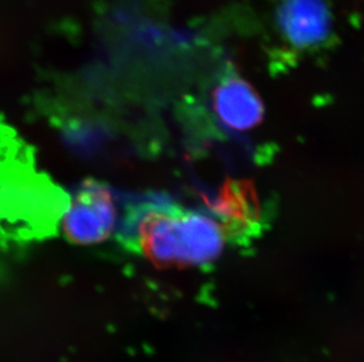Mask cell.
I'll return each mask as SVG.
<instances>
[{
    "label": "cell",
    "mask_w": 364,
    "mask_h": 362,
    "mask_svg": "<svg viewBox=\"0 0 364 362\" xmlns=\"http://www.w3.org/2000/svg\"><path fill=\"white\" fill-rule=\"evenodd\" d=\"M181 266L211 263L223 250L224 232L209 216L200 213H179Z\"/></svg>",
    "instance_id": "obj_3"
},
{
    "label": "cell",
    "mask_w": 364,
    "mask_h": 362,
    "mask_svg": "<svg viewBox=\"0 0 364 362\" xmlns=\"http://www.w3.org/2000/svg\"><path fill=\"white\" fill-rule=\"evenodd\" d=\"M276 23L285 40L299 50L326 44L333 32V18L326 0H281Z\"/></svg>",
    "instance_id": "obj_2"
},
{
    "label": "cell",
    "mask_w": 364,
    "mask_h": 362,
    "mask_svg": "<svg viewBox=\"0 0 364 362\" xmlns=\"http://www.w3.org/2000/svg\"><path fill=\"white\" fill-rule=\"evenodd\" d=\"M117 211L109 188L86 181L63 218L66 238L76 245L103 243L114 232Z\"/></svg>",
    "instance_id": "obj_1"
},
{
    "label": "cell",
    "mask_w": 364,
    "mask_h": 362,
    "mask_svg": "<svg viewBox=\"0 0 364 362\" xmlns=\"http://www.w3.org/2000/svg\"><path fill=\"white\" fill-rule=\"evenodd\" d=\"M213 209L230 233L234 229L237 232L252 229L261 219L257 194L249 181H227L215 198Z\"/></svg>",
    "instance_id": "obj_5"
},
{
    "label": "cell",
    "mask_w": 364,
    "mask_h": 362,
    "mask_svg": "<svg viewBox=\"0 0 364 362\" xmlns=\"http://www.w3.org/2000/svg\"><path fill=\"white\" fill-rule=\"evenodd\" d=\"M217 116L232 130L247 131L261 123L263 104L257 93L240 77H229L213 94Z\"/></svg>",
    "instance_id": "obj_4"
}]
</instances>
